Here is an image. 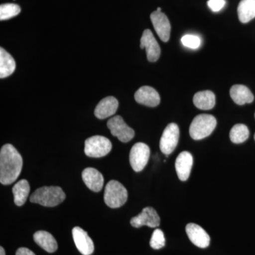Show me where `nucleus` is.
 <instances>
[{
    "instance_id": "obj_1",
    "label": "nucleus",
    "mask_w": 255,
    "mask_h": 255,
    "mask_svg": "<svg viewBox=\"0 0 255 255\" xmlns=\"http://www.w3.org/2000/svg\"><path fill=\"white\" fill-rule=\"evenodd\" d=\"M23 159L11 144H6L0 151V182L9 185L17 179L22 169Z\"/></svg>"
},
{
    "instance_id": "obj_2",
    "label": "nucleus",
    "mask_w": 255,
    "mask_h": 255,
    "mask_svg": "<svg viewBox=\"0 0 255 255\" xmlns=\"http://www.w3.org/2000/svg\"><path fill=\"white\" fill-rule=\"evenodd\" d=\"M65 197V192L59 187H43L31 194L30 201L46 207H54L61 204Z\"/></svg>"
},
{
    "instance_id": "obj_3",
    "label": "nucleus",
    "mask_w": 255,
    "mask_h": 255,
    "mask_svg": "<svg viewBox=\"0 0 255 255\" xmlns=\"http://www.w3.org/2000/svg\"><path fill=\"white\" fill-rule=\"evenodd\" d=\"M216 119L209 114L196 116L191 122L189 134L194 140H199L209 136L216 128Z\"/></svg>"
},
{
    "instance_id": "obj_4",
    "label": "nucleus",
    "mask_w": 255,
    "mask_h": 255,
    "mask_svg": "<svg viewBox=\"0 0 255 255\" xmlns=\"http://www.w3.org/2000/svg\"><path fill=\"white\" fill-rule=\"evenodd\" d=\"M105 202L109 207L117 209L126 204L128 199V191L123 184L118 181L112 180L105 187Z\"/></svg>"
},
{
    "instance_id": "obj_5",
    "label": "nucleus",
    "mask_w": 255,
    "mask_h": 255,
    "mask_svg": "<svg viewBox=\"0 0 255 255\" xmlns=\"http://www.w3.org/2000/svg\"><path fill=\"white\" fill-rule=\"evenodd\" d=\"M112 149V144L107 137L95 135L87 138L85 142V155L94 158H100L108 155Z\"/></svg>"
},
{
    "instance_id": "obj_6",
    "label": "nucleus",
    "mask_w": 255,
    "mask_h": 255,
    "mask_svg": "<svg viewBox=\"0 0 255 255\" xmlns=\"http://www.w3.org/2000/svg\"><path fill=\"white\" fill-rule=\"evenodd\" d=\"M150 150L143 142H137L132 146L129 155L130 166L135 172H141L150 158Z\"/></svg>"
},
{
    "instance_id": "obj_7",
    "label": "nucleus",
    "mask_w": 255,
    "mask_h": 255,
    "mask_svg": "<svg viewBox=\"0 0 255 255\" xmlns=\"http://www.w3.org/2000/svg\"><path fill=\"white\" fill-rule=\"evenodd\" d=\"M107 127L111 133L117 137L121 142H128L131 140L135 135V131L125 123L120 116H116L107 122Z\"/></svg>"
},
{
    "instance_id": "obj_8",
    "label": "nucleus",
    "mask_w": 255,
    "mask_h": 255,
    "mask_svg": "<svg viewBox=\"0 0 255 255\" xmlns=\"http://www.w3.org/2000/svg\"><path fill=\"white\" fill-rule=\"evenodd\" d=\"M179 139V129L177 124L174 123L168 124L164 129L159 142V147L162 153L167 157L170 155L175 150Z\"/></svg>"
},
{
    "instance_id": "obj_9",
    "label": "nucleus",
    "mask_w": 255,
    "mask_h": 255,
    "mask_svg": "<svg viewBox=\"0 0 255 255\" xmlns=\"http://www.w3.org/2000/svg\"><path fill=\"white\" fill-rule=\"evenodd\" d=\"M160 223L158 214L152 207H146L142 209V212L130 220V224L132 227L140 228L147 226L150 228H157Z\"/></svg>"
},
{
    "instance_id": "obj_10",
    "label": "nucleus",
    "mask_w": 255,
    "mask_h": 255,
    "mask_svg": "<svg viewBox=\"0 0 255 255\" xmlns=\"http://www.w3.org/2000/svg\"><path fill=\"white\" fill-rule=\"evenodd\" d=\"M140 48H145L147 60L150 62L157 61L160 56V47L150 30L143 31L140 39Z\"/></svg>"
},
{
    "instance_id": "obj_11",
    "label": "nucleus",
    "mask_w": 255,
    "mask_h": 255,
    "mask_svg": "<svg viewBox=\"0 0 255 255\" xmlns=\"http://www.w3.org/2000/svg\"><path fill=\"white\" fill-rule=\"evenodd\" d=\"M150 19L159 38L162 41H168L170 38L171 25L167 16L162 11H155L151 14Z\"/></svg>"
},
{
    "instance_id": "obj_12",
    "label": "nucleus",
    "mask_w": 255,
    "mask_h": 255,
    "mask_svg": "<svg viewBox=\"0 0 255 255\" xmlns=\"http://www.w3.org/2000/svg\"><path fill=\"white\" fill-rule=\"evenodd\" d=\"M73 237L75 246L80 253L83 255H91L95 251L93 241L86 231L80 227L73 229Z\"/></svg>"
},
{
    "instance_id": "obj_13",
    "label": "nucleus",
    "mask_w": 255,
    "mask_h": 255,
    "mask_svg": "<svg viewBox=\"0 0 255 255\" xmlns=\"http://www.w3.org/2000/svg\"><path fill=\"white\" fill-rule=\"evenodd\" d=\"M186 232L189 240L194 246L200 248H206L210 244L209 234L204 228L195 223H189L186 227Z\"/></svg>"
},
{
    "instance_id": "obj_14",
    "label": "nucleus",
    "mask_w": 255,
    "mask_h": 255,
    "mask_svg": "<svg viewBox=\"0 0 255 255\" xmlns=\"http://www.w3.org/2000/svg\"><path fill=\"white\" fill-rule=\"evenodd\" d=\"M135 100L140 105L155 107L160 103V97L155 89L149 86L140 87L135 94Z\"/></svg>"
},
{
    "instance_id": "obj_15",
    "label": "nucleus",
    "mask_w": 255,
    "mask_h": 255,
    "mask_svg": "<svg viewBox=\"0 0 255 255\" xmlns=\"http://www.w3.org/2000/svg\"><path fill=\"white\" fill-rule=\"evenodd\" d=\"M193 165V157L190 152L184 151L178 155L175 162L176 172L178 177L185 182L190 176Z\"/></svg>"
},
{
    "instance_id": "obj_16",
    "label": "nucleus",
    "mask_w": 255,
    "mask_h": 255,
    "mask_svg": "<svg viewBox=\"0 0 255 255\" xmlns=\"http://www.w3.org/2000/svg\"><path fill=\"white\" fill-rule=\"evenodd\" d=\"M119 107V102L115 97H107L101 100L96 107L95 115L97 119H105L114 115Z\"/></svg>"
},
{
    "instance_id": "obj_17",
    "label": "nucleus",
    "mask_w": 255,
    "mask_h": 255,
    "mask_svg": "<svg viewBox=\"0 0 255 255\" xmlns=\"http://www.w3.org/2000/svg\"><path fill=\"white\" fill-rule=\"evenodd\" d=\"M82 177L87 187L92 191L99 192L103 188L104 177L97 169L92 167L84 169Z\"/></svg>"
},
{
    "instance_id": "obj_18",
    "label": "nucleus",
    "mask_w": 255,
    "mask_h": 255,
    "mask_svg": "<svg viewBox=\"0 0 255 255\" xmlns=\"http://www.w3.org/2000/svg\"><path fill=\"white\" fill-rule=\"evenodd\" d=\"M230 95L235 103L238 105L251 104L254 101V95L251 90L243 85H233L230 90Z\"/></svg>"
},
{
    "instance_id": "obj_19",
    "label": "nucleus",
    "mask_w": 255,
    "mask_h": 255,
    "mask_svg": "<svg viewBox=\"0 0 255 255\" xmlns=\"http://www.w3.org/2000/svg\"><path fill=\"white\" fill-rule=\"evenodd\" d=\"M33 240L38 246L49 253H55L58 249V243L54 237L46 231H38L33 235Z\"/></svg>"
},
{
    "instance_id": "obj_20",
    "label": "nucleus",
    "mask_w": 255,
    "mask_h": 255,
    "mask_svg": "<svg viewBox=\"0 0 255 255\" xmlns=\"http://www.w3.org/2000/svg\"><path fill=\"white\" fill-rule=\"evenodd\" d=\"M194 105L201 110H212L216 105V97L214 92L209 91L199 92L195 94L193 99Z\"/></svg>"
},
{
    "instance_id": "obj_21",
    "label": "nucleus",
    "mask_w": 255,
    "mask_h": 255,
    "mask_svg": "<svg viewBox=\"0 0 255 255\" xmlns=\"http://www.w3.org/2000/svg\"><path fill=\"white\" fill-rule=\"evenodd\" d=\"M16 63L13 57L3 48H0V78H7L14 73Z\"/></svg>"
},
{
    "instance_id": "obj_22",
    "label": "nucleus",
    "mask_w": 255,
    "mask_h": 255,
    "mask_svg": "<svg viewBox=\"0 0 255 255\" xmlns=\"http://www.w3.org/2000/svg\"><path fill=\"white\" fill-rule=\"evenodd\" d=\"M238 17L246 23L255 18V0H242L238 7Z\"/></svg>"
},
{
    "instance_id": "obj_23",
    "label": "nucleus",
    "mask_w": 255,
    "mask_h": 255,
    "mask_svg": "<svg viewBox=\"0 0 255 255\" xmlns=\"http://www.w3.org/2000/svg\"><path fill=\"white\" fill-rule=\"evenodd\" d=\"M14 194V204L16 206H21L26 203L30 192V185L26 179H21L15 184L12 189Z\"/></svg>"
},
{
    "instance_id": "obj_24",
    "label": "nucleus",
    "mask_w": 255,
    "mask_h": 255,
    "mask_svg": "<svg viewBox=\"0 0 255 255\" xmlns=\"http://www.w3.org/2000/svg\"><path fill=\"white\" fill-rule=\"evenodd\" d=\"M250 131L244 124H236L230 132V138L233 143L240 144L244 142L249 137Z\"/></svg>"
},
{
    "instance_id": "obj_25",
    "label": "nucleus",
    "mask_w": 255,
    "mask_h": 255,
    "mask_svg": "<svg viewBox=\"0 0 255 255\" xmlns=\"http://www.w3.org/2000/svg\"><path fill=\"white\" fill-rule=\"evenodd\" d=\"M21 12V8L16 4H4L0 6V20L9 19V18L17 16Z\"/></svg>"
},
{
    "instance_id": "obj_26",
    "label": "nucleus",
    "mask_w": 255,
    "mask_h": 255,
    "mask_svg": "<svg viewBox=\"0 0 255 255\" xmlns=\"http://www.w3.org/2000/svg\"><path fill=\"white\" fill-rule=\"evenodd\" d=\"M150 247L154 250H159L165 246L164 233L160 229H156L152 233L150 242Z\"/></svg>"
},
{
    "instance_id": "obj_27",
    "label": "nucleus",
    "mask_w": 255,
    "mask_h": 255,
    "mask_svg": "<svg viewBox=\"0 0 255 255\" xmlns=\"http://www.w3.org/2000/svg\"><path fill=\"white\" fill-rule=\"evenodd\" d=\"M182 44L191 49H197L201 46V39L196 35L187 34L182 37L181 39Z\"/></svg>"
},
{
    "instance_id": "obj_28",
    "label": "nucleus",
    "mask_w": 255,
    "mask_h": 255,
    "mask_svg": "<svg viewBox=\"0 0 255 255\" xmlns=\"http://www.w3.org/2000/svg\"><path fill=\"white\" fill-rule=\"evenodd\" d=\"M207 4L211 11L218 12L224 7L226 5V0H209Z\"/></svg>"
},
{
    "instance_id": "obj_29",
    "label": "nucleus",
    "mask_w": 255,
    "mask_h": 255,
    "mask_svg": "<svg viewBox=\"0 0 255 255\" xmlns=\"http://www.w3.org/2000/svg\"><path fill=\"white\" fill-rule=\"evenodd\" d=\"M16 255H36L29 249L26 248H21L16 251Z\"/></svg>"
},
{
    "instance_id": "obj_30",
    "label": "nucleus",
    "mask_w": 255,
    "mask_h": 255,
    "mask_svg": "<svg viewBox=\"0 0 255 255\" xmlns=\"http://www.w3.org/2000/svg\"><path fill=\"white\" fill-rule=\"evenodd\" d=\"M0 255H5L4 249L2 248V247L0 248Z\"/></svg>"
},
{
    "instance_id": "obj_31",
    "label": "nucleus",
    "mask_w": 255,
    "mask_h": 255,
    "mask_svg": "<svg viewBox=\"0 0 255 255\" xmlns=\"http://www.w3.org/2000/svg\"><path fill=\"white\" fill-rule=\"evenodd\" d=\"M156 11H161V8L160 7H158L157 8V10H156Z\"/></svg>"
},
{
    "instance_id": "obj_32",
    "label": "nucleus",
    "mask_w": 255,
    "mask_h": 255,
    "mask_svg": "<svg viewBox=\"0 0 255 255\" xmlns=\"http://www.w3.org/2000/svg\"></svg>"
},
{
    "instance_id": "obj_33",
    "label": "nucleus",
    "mask_w": 255,
    "mask_h": 255,
    "mask_svg": "<svg viewBox=\"0 0 255 255\" xmlns=\"http://www.w3.org/2000/svg\"></svg>"
}]
</instances>
